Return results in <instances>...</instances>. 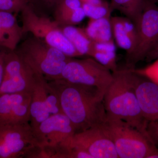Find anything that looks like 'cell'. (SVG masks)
<instances>
[{"instance_id": "obj_1", "label": "cell", "mask_w": 158, "mask_h": 158, "mask_svg": "<svg viewBox=\"0 0 158 158\" xmlns=\"http://www.w3.org/2000/svg\"><path fill=\"white\" fill-rule=\"evenodd\" d=\"M56 92L62 112L75 127L77 132L101 127L107 118L105 92L96 87L74 84L64 79L48 81Z\"/></svg>"}, {"instance_id": "obj_2", "label": "cell", "mask_w": 158, "mask_h": 158, "mask_svg": "<svg viewBox=\"0 0 158 158\" xmlns=\"http://www.w3.org/2000/svg\"><path fill=\"white\" fill-rule=\"evenodd\" d=\"M113 74V80L104 95L107 118L126 122L148 137V122L142 116L135 91V72L126 68L117 69Z\"/></svg>"}, {"instance_id": "obj_3", "label": "cell", "mask_w": 158, "mask_h": 158, "mask_svg": "<svg viewBox=\"0 0 158 158\" xmlns=\"http://www.w3.org/2000/svg\"><path fill=\"white\" fill-rule=\"evenodd\" d=\"M15 51L33 70L48 81L60 79L65 65L73 58L34 37L25 40Z\"/></svg>"}, {"instance_id": "obj_4", "label": "cell", "mask_w": 158, "mask_h": 158, "mask_svg": "<svg viewBox=\"0 0 158 158\" xmlns=\"http://www.w3.org/2000/svg\"><path fill=\"white\" fill-rule=\"evenodd\" d=\"M101 127L113 141L118 158H147L156 147L143 133L123 120L107 118Z\"/></svg>"}, {"instance_id": "obj_5", "label": "cell", "mask_w": 158, "mask_h": 158, "mask_svg": "<svg viewBox=\"0 0 158 158\" xmlns=\"http://www.w3.org/2000/svg\"><path fill=\"white\" fill-rule=\"evenodd\" d=\"M41 150L29 122L0 126V158H39Z\"/></svg>"}, {"instance_id": "obj_6", "label": "cell", "mask_w": 158, "mask_h": 158, "mask_svg": "<svg viewBox=\"0 0 158 158\" xmlns=\"http://www.w3.org/2000/svg\"><path fill=\"white\" fill-rule=\"evenodd\" d=\"M21 13L23 34L31 33L34 37L71 58L81 56L63 34L60 25L56 20L38 15L28 4Z\"/></svg>"}, {"instance_id": "obj_7", "label": "cell", "mask_w": 158, "mask_h": 158, "mask_svg": "<svg viewBox=\"0 0 158 158\" xmlns=\"http://www.w3.org/2000/svg\"><path fill=\"white\" fill-rule=\"evenodd\" d=\"M137 42L131 53L126 55V68L134 69L158 46V6L148 0L136 25Z\"/></svg>"}, {"instance_id": "obj_8", "label": "cell", "mask_w": 158, "mask_h": 158, "mask_svg": "<svg viewBox=\"0 0 158 158\" xmlns=\"http://www.w3.org/2000/svg\"><path fill=\"white\" fill-rule=\"evenodd\" d=\"M113 78V73L93 58L72 59L60 79L74 84L96 87L105 92Z\"/></svg>"}, {"instance_id": "obj_9", "label": "cell", "mask_w": 158, "mask_h": 158, "mask_svg": "<svg viewBox=\"0 0 158 158\" xmlns=\"http://www.w3.org/2000/svg\"><path fill=\"white\" fill-rule=\"evenodd\" d=\"M35 72V81L31 92L30 121L34 129L50 116L63 113L56 92L44 76Z\"/></svg>"}, {"instance_id": "obj_10", "label": "cell", "mask_w": 158, "mask_h": 158, "mask_svg": "<svg viewBox=\"0 0 158 158\" xmlns=\"http://www.w3.org/2000/svg\"><path fill=\"white\" fill-rule=\"evenodd\" d=\"M35 77V72L23 61L15 50L8 51L5 58L0 95L21 92L31 93Z\"/></svg>"}, {"instance_id": "obj_11", "label": "cell", "mask_w": 158, "mask_h": 158, "mask_svg": "<svg viewBox=\"0 0 158 158\" xmlns=\"http://www.w3.org/2000/svg\"><path fill=\"white\" fill-rule=\"evenodd\" d=\"M34 130L41 147L50 148L70 146L77 133L75 126L63 113L50 116Z\"/></svg>"}, {"instance_id": "obj_12", "label": "cell", "mask_w": 158, "mask_h": 158, "mask_svg": "<svg viewBox=\"0 0 158 158\" xmlns=\"http://www.w3.org/2000/svg\"><path fill=\"white\" fill-rule=\"evenodd\" d=\"M71 144L85 150L93 158H119L113 141L101 127L77 132Z\"/></svg>"}, {"instance_id": "obj_13", "label": "cell", "mask_w": 158, "mask_h": 158, "mask_svg": "<svg viewBox=\"0 0 158 158\" xmlns=\"http://www.w3.org/2000/svg\"><path fill=\"white\" fill-rule=\"evenodd\" d=\"M31 93L0 95V126L30 121Z\"/></svg>"}, {"instance_id": "obj_14", "label": "cell", "mask_w": 158, "mask_h": 158, "mask_svg": "<svg viewBox=\"0 0 158 158\" xmlns=\"http://www.w3.org/2000/svg\"><path fill=\"white\" fill-rule=\"evenodd\" d=\"M135 73V91L142 116L147 122L156 120L158 118V85Z\"/></svg>"}, {"instance_id": "obj_15", "label": "cell", "mask_w": 158, "mask_h": 158, "mask_svg": "<svg viewBox=\"0 0 158 158\" xmlns=\"http://www.w3.org/2000/svg\"><path fill=\"white\" fill-rule=\"evenodd\" d=\"M15 14L0 11V46L11 51L15 50L24 34Z\"/></svg>"}, {"instance_id": "obj_16", "label": "cell", "mask_w": 158, "mask_h": 158, "mask_svg": "<svg viewBox=\"0 0 158 158\" xmlns=\"http://www.w3.org/2000/svg\"><path fill=\"white\" fill-rule=\"evenodd\" d=\"M60 27L63 34L81 56H91L94 48V42L88 37L85 29L71 26H60Z\"/></svg>"}, {"instance_id": "obj_17", "label": "cell", "mask_w": 158, "mask_h": 158, "mask_svg": "<svg viewBox=\"0 0 158 158\" xmlns=\"http://www.w3.org/2000/svg\"><path fill=\"white\" fill-rule=\"evenodd\" d=\"M111 16L98 19H90L85 29L93 41L97 43L113 42Z\"/></svg>"}, {"instance_id": "obj_18", "label": "cell", "mask_w": 158, "mask_h": 158, "mask_svg": "<svg viewBox=\"0 0 158 158\" xmlns=\"http://www.w3.org/2000/svg\"><path fill=\"white\" fill-rule=\"evenodd\" d=\"M148 0H111L113 10L116 9L137 25Z\"/></svg>"}, {"instance_id": "obj_19", "label": "cell", "mask_w": 158, "mask_h": 158, "mask_svg": "<svg viewBox=\"0 0 158 158\" xmlns=\"http://www.w3.org/2000/svg\"><path fill=\"white\" fill-rule=\"evenodd\" d=\"M111 26L113 38L117 45L126 52V55L131 52L134 48V44L126 31L121 17H111Z\"/></svg>"}, {"instance_id": "obj_20", "label": "cell", "mask_w": 158, "mask_h": 158, "mask_svg": "<svg viewBox=\"0 0 158 158\" xmlns=\"http://www.w3.org/2000/svg\"><path fill=\"white\" fill-rule=\"evenodd\" d=\"M85 17V11L81 7L55 15V20L60 26H74L81 22Z\"/></svg>"}, {"instance_id": "obj_21", "label": "cell", "mask_w": 158, "mask_h": 158, "mask_svg": "<svg viewBox=\"0 0 158 158\" xmlns=\"http://www.w3.org/2000/svg\"><path fill=\"white\" fill-rule=\"evenodd\" d=\"M82 7L86 16H88L90 19H98L110 16L113 10L110 4L107 2L100 5H95L82 3Z\"/></svg>"}, {"instance_id": "obj_22", "label": "cell", "mask_w": 158, "mask_h": 158, "mask_svg": "<svg viewBox=\"0 0 158 158\" xmlns=\"http://www.w3.org/2000/svg\"><path fill=\"white\" fill-rule=\"evenodd\" d=\"M90 57L110 69L112 73L118 69L116 51L94 50Z\"/></svg>"}, {"instance_id": "obj_23", "label": "cell", "mask_w": 158, "mask_h": 158, "mask_svg": "<svg viewBox=\"0 0 158 158\" xmlns=\"http://www.w3.org/2000/svg\"><path fill=\"white\" fill-rule=\"evenodd\" d=\"M28 0H0V11L17 14L28 4Z\"/></svg>"}, {"instance_id": "obj_24", "label": "cell", "mask_w": 158, "mask_h": 158, "mask_svg": "<svg viewBox=\"0 0 158 158\" xmlns=\"http://www.w3.org/2000/svg\"><path fill=\"white\" fill-rule=\"evenodd\" d=\"M133 70L137 74L149 79L158 85V59L146 67L138 69H134Z\"/></svg>"}, {"instance_id": "obj_25", "label": "cell", "mask_w": 158, "mask_h": 158, "mask_svg": "<svg viewBox=\"0 0 158 158\" xmlns=\"http://www.w3.org/2000/svg\"><path fill=\"white\" fill-rule=\"evenodd\" d=\"M81 0H58L56 5L55 15L81 7Z\"/></svg>"}, {"instance_id": "obj_26", "label": "cell", "mask_w": 158, "mask_h": 158, "mask_svg": "<svg viewBox=\"0 0 158 158\" xmlns=\"http://www.w3.org/2000/svg\"><path fill=\"white\" fill-rule=\"evenodd\" d=\"M146 131L148 139L156 146H158V118L148 122Z\"/></svg>"}, {"instance_id": "obj_27", "label": "cell", "mask_w": 158, "mask_h": 158, "mask_svg": "<svg viewBox=\"0 0 158 158\" xmlns=\"http://www.w3.org/2000/svg\"><path fill=\"white\" fill-rule=\"evenodd\" d=\"M121 19L128 35L134 43V48H135L137 42V36H138L136 25L127 18L121 17Z\"/></svg>"}, {"instance_id": "obj_28", "label": "cell", "mask_w": 158, "mask_h": 158, "mask_svg": "<svg viewBox=\"0 0 158 158\" xmlns=\"http://www.w3.org/2000/svg\"><path fill=\"white\" fill-rule=\"evenodd\" d=\"M9 51V50L8 49L0 46V87L2 85L4 77L5 58Z\"/></svg>"}, {"instance_id": "obj_29", "label": "cell", "mask_w": 158, "mask_h": 158, "mask_svg": "<svg viewBox=\"0 0 158 158\" xmlns=\"http://www.w3.org/2000/svg\"><path fill=\"white\" fill-rule=\"evenodd\" d=\"M158 59V46L150 52L145 58L146 62H150Z\"/></svg>"}, {"instance_id": "obj_30", "label": "cell", "mask_w": 158, "mask_h": 158, "mask_svg": "<svg viewBox=\"0 0 158 158\" xmlns=\"http://www.w3.org/2000/svg\"><path fill=\"white\" fill-rule=\"evenodd\" d=\"M41 2L48 6H56L58 0H39Z\"/></svg>"}, {"instance_id": "obj_31", "label": "cell", "mask_w": 158, "mask_h": 158, "mask_svg": "<svg viewBox=\"0 0 158 158\" xmlns=\"http://www.w3.org/2000/svg\"><path fill=\"white\" fill-rule=\"evenodd\" d=\"M152 1L158 6V0H152Z\"/></svg>"}]
</instances>
